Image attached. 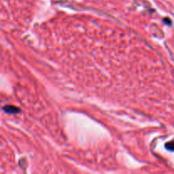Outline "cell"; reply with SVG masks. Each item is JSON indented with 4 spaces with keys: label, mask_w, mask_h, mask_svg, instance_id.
Listing matches in <instances>:
<instances>
[{
    "label": "cell",
    "mask_w": 174,
    "mask_h": 174,
    "mask_svg": "<svg viewBox=\"0 0 174 174\" xmlns=\"http://www.w3.org/2000/svg\"><path fill=\"white\" fill-rule=\"evenodd\" d=\"M3 110L9 114H15V113H18L20 111V110L15 106H12V105H6L3 107Z\"/></svg>",
    "instance_id": "1"
},
{
    "label": "cell",
    "mask_w": 174,
    "mask_h": 174,
    "mask_svg": "<svg viewBox=\"0 0 174 174\" xmlns=\"http://www.w3.org/2000/svg\"><path fill=\"white\" fill-rule=\"evenodd\" d=\"M166 147L167 149H170V150H173L174 151V142H170L168 144L166 145Z\"/></svg>",
    "instance_id": "2"
}]
</instances>
